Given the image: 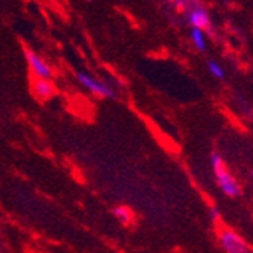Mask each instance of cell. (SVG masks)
Listing matches in <instances>:
<instances>
[{
    "mask_svg": "<svg viewBox=\"0 0 253 253\" xmlns=\"http://www.w3.org/2000/svg\"><path fill=\"white\" fill-rule=\"evenodd\" d=\"M211 167L217 180V185L221 190V193L226 197L235 199L241 194V185L238 183V180L231 174L224 166V161L218 153H212L211 155Z\"/></svg>",
    "mask_w": 253,
    "mask_h": 253,
    "instance_id": "obj_1",
    "label": "cell"
},
{
    "mask_svg": "<svg viewBox=\"0 0 253 253\" xmlns=\"http://www.w3.org/2000/svg\"><path fill=\"white\" fill-rule=\"evenodd\" d=\"M76 79L81 84V86H84L86 91H89V93H93L96 96L106 97V99H116L117 97L116 86L108 84L106 81L97 79L93 75L85 73V72H78Z\"/></svg>",
    "mask_w": 253,
    "mask_h": 253,
    "instance_id": "obj_2",
    "label": "cell"
},
{
    "mask_svg": "<svg viewBox=\"0 0 253 253\" xmlns=\"http://www.w3.org/2000/svg\"><path fill=\"white\" fill-rule=\"evenodd\" d=\"M218 244H220L221 250H224L226 253H247V252H250L247 241L240 234H237L234 231H229V229L220 231Z\"/></svg>",
    "mask_w": 253,
    "mask_h": 253,
    "instance_id": "obj_3",
    "label": "cell"
},
{
    "mask_svg": "<svg viewBox=\"0 0 253 253\" xmlns=\"http://www.w3.org/2000/svg\"><path fill=\"white\" fill-rule=\"evenodd\" d=\"M187 21L191 28H199V29L205 31L206 34L212 32L211 15L199 3H193L187 8Z\"/></svg>",
    "mask_w": 253,
    "mask_h": 253,
    "instance_id": "obj_4",
    "label": "cell"
},
{
    "mask_svg": "<svg viewBox=\"0 0 253 253\" xmlns=\"http://www.w3.org/2000/svg\"><path fill=\"white\" fill-rule=\"evenodd\" d=\"M25 58L28 61V65L31 68V72L35 78H44V79H52L53 78V70L52 67L47 64V61H44L38 53H35L31 49L25 50Z\"/></svg>",
    "mask_w": 253,
    "mask_h": 253,
    "instance_id": "obj_5",
    "label": "cell"
},
{
    "mask_svg": "<svg viewBox=\"0 0 253 253\" xmlns=\"http://www.w3.org/2000/svg\"><path fill=\"white\" fill-rule=\"evenodd\" d=\"M32 91L34 94L40 100H47L55 96V85L52 79H44V78H35L32 81Z\"/></svg>",
    "mask_w": 253,
    "mask_h": 253,
    "instance_id": "obj_6",
    "label": "cell"
},
{
    "mask_svg": "<svg viewBox=\"0 0 253 253\" xmlns=\"http://www.w3.org/2000/svg\"><path fill=\"white\" fill-rule=\"evenodd\" d=\"M190 40L197 52H206L208 49V40H206V32L199 28H191Z\"/></svg>",
    "mask_w": 253,
    "mask_h": 253,
    "instance_id": "obj_7",
    "label": "cell"
},
{
    "mask_svg": "<svg viewBox=\"0 0 253 253\" xmlns=\"http://www.w3.org/2000/svg\"><path fill=\"white\" fill-rule=\"evenodd\" d=\"M208 72L215 79H224V76H226V72H224V68L221 67V64H218L214 59L208 61Z\"/></svg>",
    "mask_w": 253,
    "mask_h": 253,
    "instance_id": "obj_8",
    "label": "cell"
},
{
    "mask_svg": "<svg viewBox=\"0 0 253 253\" xmlns=\"http://www.w3.org/2000/svg\"><path fill=\"white\" fill-rule=\"evenodd\" d=\"M114 215H116V218L123 224H129L132 221V212L126 206H119V208L114 210Z\"/></svg>",
    "mask_w": 253,
    "mask_h": 253,
    "instance_id": "obj_9",
    "label": "cell"
}]
</instances>
